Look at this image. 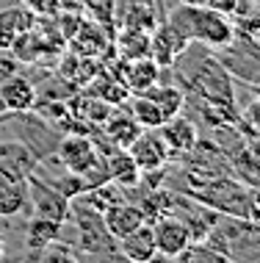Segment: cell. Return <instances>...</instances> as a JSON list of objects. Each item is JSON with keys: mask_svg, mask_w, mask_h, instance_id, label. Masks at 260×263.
<instances>
[{"mask_svg": "<svg viewBox=\"0 0 260 263\" xmlns=\"http://www.w3.org/2000/svg\"><path fill=\"white\" fill-rule=\"evenodd\" d=\"M83 11L89 14L91 23L111 28V23L116 17V0H83Z\"/></svg>", "mask_w": 260, "mask_h": 263, "instance_id": "23", "label": "cell"}, {"mask_svg": "<svg viewBox=\"0 0 260 263\" xmlns=\"http://www.w3.org/2000/svg\"><path fill=\"white\" fill-rule=\"evenodd\" d=\"M75 114H78V117H83L89 125H103L105 117L111 114V105L103 103L100 97H94V95H86V97L81 100V108H75Z\"/></svg>", "mask_w": 260, "mask_h": 263, "instance_id": "24", "label": "cell"}, {"mask_svg": "<svg viewBox=\"0 0 260 263\" xmlns=\"http://www.w3.org/2000/svg\"><path fill=\"white\" fill-rule=\"evenodd\" d=\"M3 255H6V250H3V238H0V258H3Z\"/></svg>", "mask_w": 260, "mask_h": 263, "instance_id": "33", "label": "cell"}, {"mask_svg": "<svg viewBox=\"0 0 260 263\" xmlns=\"http://www.w3.org/2000/svg\"><path fill=\"white\" fill-rule=\"evenodd\" d=\"M119 252L125 255L128 260L133 263H150L158 258V250H155V236H152V224H142L136 227L133 233L119 238Z\"/></svg>", "mask_w": 260, "mask_h": 263, "instance_id": "12", "label": "cell"}, {"mask_svg": "<svg viewBox=\"0 0 260 263\" xmlns=\"http://www.w3.org/2000/svg\"><path fill=\"white\" fill-rule=\"evenodd\" d=\"M0 114H9V111H6V105H3V97H0Z\"/></svg>", "mask_w": 260, "mask_h": 263, "instance_id": "32", "label": "cell"}, {"mask_svg": "<svg viewBox=\"0 0 260 263\" xmlns=\"http://www.w3.org/2000/svg\"><path fill=\"white\" fill-rule=\"evenodd\" d=\"M14 72H19V61L11 55V50H0V83L6 78H11Z\"/></svg>", "mask_w": 260, "mask_h": 263, "instance_id": "26", "label": "cell"}, {"mask_svg": "<svg viewBox=\"0 0 260 263\" xmlns=\"http://www.w3.org/2000/svg\"><path fill=\"white\" fill-rule=\"evenodd\" d=\"M130 117L136 119L144 130H158L161 125L166 122V117L161 114V108L155 105L150 95H130Z\"/></svg>", "mask_w": 260, "mask_h": 263, "instance_id": "19", "label": "cell"}, {"mask_svg": "<svg viewBox=\"0 0 260 263\" xmlns=\"http://www.w3.org/2000/svg\"><path fill=\"white\" fill-rule=\"evenodd\" d=\"M36 172V155L17 139H0V177H9V180H28Z\"/></svg>", "mask_w": 260, "mask_h": 263, "instance_id": "3", "label": "cell"}, {"mask_svg": "<svg viewBox=\"0 0 260 263\" xmlns=\"http://www.w3.org/2000/svg\"><path fill=\"white\" fill-rule=\"evenodd\" d=\"M97 69H100V61L97 59H86V55H67L64 61H61V75L67 78L72 86H86L91 78L97 75Z\"/></svg>", "mask_w": 260, "mask_h": 263, "instance_id": "21", "label": "cell"}, {"mask_svg": "<svg viewBox=\"0 0 260 263\" xmlns=\"http://www.w3.org/2000/svg\"><path fill=\"white\" fill-rule=\"evenodd\" d=\"M252 91H255V100H260V78H255V83H252Z\"/></svg>", "mask_w": 260, "mask_h": 263, "instance_id": "31", "label": "cell"}, {"mask_svg": "<svg viewBox=\"0 0 260 263\" xmlns=\"http://www.w3.org/2000/svg\"><path fill=\"white\" fill-rule=\"evenodd\" d=\"M158 81H161V67L150 59V55L133 59V61H122V83L128 86L130 95H147Z\"/></svg>", "mask_w": 260, "mask_h": 263, "instance_id": "10", "label": "cell"}, {"mask_svg": "<svg viewBox=\"0 0 260 263\" xmlns=\"http://www.w3.org/2000/svg\"><path fill=\"white\" fill-rule=\"evenodd\" d=\"M128 153L133 155V161L138 163L142 172H161L166 158H169V147L158 130H142L136 141L128 147Z\"/></svg>", "mask_w": 260, "mask_h": 263, "instance_id": "6", "label": "cell"}, {"mask_svg": "<svg viewBox=\"0 0 260 263\" xmlns=\"http://www.w3.org/2000/svg\"><path fill=\"white\" fill-rule=\"evenodd\" d=\"M158 133L164 136L166 147H169V153H191L194 144H196V127L191 119L180 117V114H174L169 117L164 125L158 127Z\"/></svg>", "mask_w": 260, "mask_h": 263, "instance_id": "13", "label": "cell"}, {"mask_svg": "<svg viewBox=\"0 0 260 263\" xmlns=\"http://www.w3.org/2000/svg\"><path fill=\"white\" fill-rule=\"evenodd\" d=\"M247 153H249V158L260 166V133H255V136L247 141Z\"/></svg>", "mask_w": 260, "mask_h": 263, "instance_id": "29", "label": "cell"}, {"mask_svg": "<svg viewBox=\"0 0 260 263\" xmlns=\"http://www.w3.org/2000/svg\"><path fill=\"white\" fill-rule=\"evenodd\" d=\"M150 33L152 31H142V28H130L122 25L114 39V47L122 61H133V59H144L150 55Z\"/></svg>", "mask_w": 260, "mask_h": 263, "instance_id": "16", "label": "cell"}, {"mask_svg": "<svg viewBox=\"0 0 260 263\" xmlns=\"http://www.w3.org/2000/svg\"><path fill=\"white\" fill-rule=\"evenodd\" d=\"M105 166H108V177L116 183V186H138L142 183V169L133 161V155L125 150V147H114V153L105 158Z\"/></svg>", "mask_w": 260, "mask_h": 263, "instance_id": "15", "label": "cell"}, {"mask_svg": "<svg viewBox=\"0 0 260 263\" xmlns=\"http://www.w3.org/2000/svg\"><path fill=\"white\" fill-rule=\"evenodd\" d=\"M69 45H72V53L100 61V55H105L111 50V33H108V28L91 23V20H81V25L72 33Z\"/></svg>", "mask_w": 260, "mask_h": 263, "instance_id": "9", "label": "cell"}, {"mask_svg": "<svg viewBox=\"0 0 260 263\" xmlns=\"http://www.w3.org/2000/svg\"><path fill=\"white\" fill-rule=\"evenodd\" d=\"M205 6H210L213 11H222V14H227V17H230V14L238 11V6H241V3H238V0H205Z\"/></svg>", "mask_w": 260, "mask_h": 263, "instance_id": "27", "label": "cell"}, {"mask_svg": "<svg viewBox=\"0 0 260 263\" xmlns=\"http://www.w3.org/2000/svg\"><path fill=\"white\" fill-rule=\"evenodd\" d=\"M177 260H186V263H194V260H230V252H219V250H210V244H196V241H191V244L186 247L180 255H177Z\"/></svg>", "mask_w": 260, "mask_h": 263, "instance_id": "25", "label": "cell"}, {"mask_svg": "<svg viewBox=\"0 0 260 263\" xmlns=\"http://www.w3.org/2000/svg\"><path fill=\"white\" fill-rule=\"evenodd\" d=\"M147 95L155 100V105L161 108V114H164L166 119L174 117V114H180L183 105H186V95H183L177 86H158V83H155Z\"/></svg>", "mask_w": 260, "mask_h": 263, "instance_id": "22", "label": "cell"}, {"mask_svg": "<svg viewBox=\"0 0 260 263\" xmlns=\"http://www.w3.org/2000/svg\"><path fill=\"white\" fill-rule=\"evenodd\" d=\"M28 205V180L0 177V219L19 216Z\"/></svg>", "mask_w": 260, "mask_h": 263, "instance_id": "18", "label": "cell"}, {"mask_svg": "<svg viewBox=\"0 0 260 263\" xmlns=\"http://www.w3.org/2000/svg\"><path fill=\"white\" fill-rule=\"evenodd\" d=\"M28 200L33 202V216H45L64 224L69 216V197H64L55 186H47L36 175L28 177Z\"/></svg>", "mask_w": 260, "mask_h": 263, "instance_id": "2", "label": "cell"}, {"mask_svg": "<svg viewBox=\"0 0 260 263\" xmlns=\"http://www.w3.org/2000/svg\"><path fill=\"white\" fill-rule=\"evenodd\" d=\"M247 122H249V127H252L255 133H260V100H255V103L247 108Z\"/></svg>", "mask_w": 260, "mask_h": 263, "instance_id": "28", "label": "cell"}, {"mask_svg": "<svg viewBox=\"0 0 260 263\" xmlns=\"http://www.w3.org/2000/svg\"><path fill=\"white\" fill-rule=\"evenodd\" d=\"M169 23L188 42H202L208 47H227L235 36L233 23L227 20V14L213 11L210 6L183 3L169 14Z\"/></svg>", "mask_w": 260, "mask_h": 263, "instance_id": "1", "label": "cell"}, {"mask_svg": "<svg viewBox=\"0 0 260 263\" xmlns=\"http://www.w3.org/2000/svg\"><path fill=\"white\" fill-rule=\"evenodd\" d=\"M152 236H155V250L161 258H177V255L186 250L194 241V233L186 222L174 216H164L161 222L152 227Z\"/></svg>", "mask_w": 260, "mask_h": 263, "instance_id": "7", "label": "cell"}, {"mask_svg": "<svg viewBox=\"0 0 260 263\" xmlns=\"http://www.w3.org/2000/svg\"><path fill=\"white\" fill-rule=\"evenodd\" d=\"M103 130H105V136H108V141H111L114 147H125V150H128L133 141H136L138 133L144 130V127L130 117V111H128V114L111 111L108 117H105V122H103Z\"/></svg>", "mask_w": 260, "mask_h": 263, "instance_id": "14", "label": "cell"}, {"mask_svg": "<svg viewBox=\"0 0 260 263\" xmlns=\"http://www.w3.org/2000/svg\"><path fill=\"white\" fill-rule=\"evenodd\" d=\"M61 236V224L53 222V219H45V216H33L31 224H28V233H25V244L31 250L42 252L45 247L55 244Z\"/></svg>", "mask_w": 260, "mask_h": 263, "instance_id": "20", "label": "cell"}, {"mask_svg": "<svg viewBox=\"0 0 260 263\" xmlns=\"http://www.w3.org/2000/svg\"><path fill=\"white\" fill-rule=\"evenodd\" d=\"M33 20H36V14L23 9V6L0 11V50H9L14 45V39L33 25Z\"/></svg>", "mask_w": 260, "mask_h": 263, "instance_id": "17", "label": "cell"}, {"mask_svg": "<svg viewBox=\"0 0 260 263\" xmlns=\"http://www.w3.org/2000/svg\"><path fill=\"white\" fill-rule=\"evenodd\" d=\"M188 45H191V42L166 20L164 25H155L150 33V59L155 61L158 67H172V64L188 50Z\"/></svg>", "mask_w": 260, "mask_h": 263, "instance_id": "4", "label": "cell"}, {"mask_svg": "<svg viewBox=\"0 0 260 263\" xmlns=\"http://www.w3.org/2000/svg\"><path fill=\"white\" fill-rule=\"evenodd\" d=\"M0 97H3L6 111L28 114L33 105H36V86H33L25 75L14 72L11 78H6V81L0 83Z\"/></svg>", "mask_w": 260, "mask_h": 263, "instance_id": "11", "label": "cell"}, {"mask_svg": "<svg viewBox=\"0 0 260 263\" xmlns=\"http://www.w3.org/2000/svg\"><path fill=\"white\" fill-rule=\"evenodd\" d=\"M100 155H97V147L86 133H69L58 141V163L72 175H81L94 163Z\"/></svg>", "mask_w": 260, "mask_h": 263, "instance_id": "5", "label": "cell"}, {"mask_svg": "<svg viewBox=\"0 0 260 263\" xmlns=\"http://www.w3.org/2000/svg\"><path fill=\"white\" fill-rule=\"evenodd\" d=\"M100 222L105 227V233H108L111 238H122L128 236V233H133L136 227H142L147 222V213L144 208H138V205H130V202H114L111 208H105L100 213Z\"/></svg>", "mask_w": 260, "mask_h": 263, "instance_id": "8", "label": "cell"}, {"mask_svg": "<svg viewBox=\"0 0 260 263\" xmlns=\"http://www.w3.org/2000/svg\"><path fill=\"white\" fill-rule=\"evenodd\" d=\"M58 11L81 14V11H83V0H58Z\"/></svg>", "mask_w": 260, "mask_h": 263, "instance_id": "30", "label": "cell"}]
</instances>
